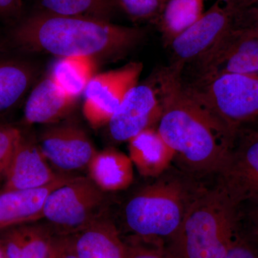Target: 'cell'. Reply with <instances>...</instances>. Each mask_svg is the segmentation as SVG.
<instances>
[{
	"label": "cell",
	"instance_id": "cell-19",
	"mask_svg": "<svg viewBox=\"0 0 258 258\" xmlns=\"http://www.w3.org/2000/svg\"><path fill=\"white\" fill-rule=\"evenodd\" d=\"M87 170L88 177L106 193L126 189L134 181V164L130 157L114 148L97 151Z\"/></svg>",
	"mask_w": 258,
	"mask_h": 258
},
{
	"label": "cell",
	"instance_id": "cell-29",
	"mask_svg": "<svg viewBox=\"0 0 258 258\" xmlns=\"http://www.w3.org/2000/svg\"><path fill=\"white\" fill-rule=\"evenodd\" d=\"M23 0H0V19L15 20L23 10Z\"/></svg>",
	"mask_w": 258,
	"mask_h": 258
},
{
	"label": "cell",
	"instance_id": "cell-7",
	"mask_svg": "<svg viewBox=\"0 0 258 258\" xmlns=\"http://www.w3.org/2000/svg\"><path fill=\"white\" fill-rule=\"evenodd\" d=\"M195 60L198 79L192 86L225 75H257L258 30L235 18L232 26Z\"/></svg>",
	"mask_w": 258,
	"mask_h": 258
},
{
	"label": "cell",
	"instance_id": "cell-4",
	"mask_svg": "<svg viewBox=\"0 0 258 258\" xmlns=\"http://www.w3.org/2000/svg\"><path fill=\"white\" fill-rule=\"evenodd\" d=\"M241 221L240 207L217 180L200 191L166 247L177 258H223Z\"/></svg>",
	"mask_w": 258,
	"mask_h": 258
},
{
	"label": "cell",
	"instance_id": "cell-12",
	"mask_svg": "<svg viewBox=\"0 0 258 258\" xmlns=\"http://www.w3.org/2000/svg\"><path fill=\"white\" fill-rule=\"evenodd\" d=\"M162 105L158 86L137 84L107 124L108 134L116 143L128 142L136 135L153 128L160 120Z\"/></svg>",
	"mask_w": 258,
	"mask_h": 258
},
{
	"label": "cell",
	"instance_id": "cell-6",
	"mask_svg": "<svg viewBox=\"0 0 258 258\" xmlns=\"http://www.w3.org/2000/svg\"><path fill=\"white\" fill-rule=\"evenodd\" d=\"M186 88L234 134L258 120V74L225 75Z\"/></svg>",
	"mask_w": 258,
	"mask_h": 258
},
{
	"label": "cell",
	"instance_id": "cell-30",
	"mask_svg": "<svg viewBox=\"0 0 258 258\" xmlns=\"http://www.w3.org/2000/svg\"><path fill=\"white\" fill-rule=\"evenodd\" d=\"M252 207L250 210V227H249L253 232L254 236L258 241V205H250Z\"/></svg>",
	"mask_w": 258,
	"mask_h": 258
},
{
	"label": "cell",
	"instance_id": "cell-20",
	"mask_svg": "<svg viewBox=\"0 0 258 258\" xmlns=\"http://www.w3.org/2000/svg\"><path fill=\"white\" fill-rule=\"evenodd\" d=\"M36 69L28 61L0 58V115L15 108L31 88Z\"/></svg>",
	"mask_w": 258,
	"mask_h": 258
},
{
	"label": "cell",
	"instance_id": "cell-16",
	"mask_svg": "<svg viewBox=\"0 0 258 258\" xmlns=\"http://www.w3.org/2000/svg\"><path fill=\"white\" fill-rule=\"evenodd\" d=\"M55 235L46 222H30L0 230V244L5 258H47Z\"/></svg>",
	"mask_w": 258,
	"mask_h": 258
},
{
	"label": "cell",
	"instance_id": "cell-3",
	"mask_svg": "<svg viewBox=\"0 0 258 258\" xmlns=\"http://www.w3.org/2000/svg\"><path fill=\"white\" fill-rule=\"evenodd\" d=\"M205 186L181 169H168L125 204L123 224L131 234L127 239L166 245Z\"/></svg>",
	"mask_w": 258,
	"mask_h": 258
},
{
	"label": "cell",
	"instance_id": "cell-21",
	"mask_svg": "<svg viewBox=\"0 0 258 258\" xmlns=\"http://www.w3.org/2000/svg\"><path fill=\"white\" fill-rule=\"evenodd\" d=\"M204 13V0H166L157 18L166 41L171 44L191 28Z\"/></svg>",
	"mask_w": 258,
	"mask_h": 258
},
{
	"label": "cell",
	"instance_id": "cell-5",
	"mask_svg": "<svg viewBox=\"0 0 258 258\" xmlns=\"http://www.w3.org/2000/svg\"><path fill=\"white\" fill-rule=\"evenodd\" d=\"M108 202L107 193L88 176H74L50 194L43 220L55 235H74L108 213Z\"/></svg>",
	"mask_w": 258,
	"mask_h": 258
},
{
	"label": "cell",
	"instance_id": "cell-14",
	"mask_svg": "<svg viewBox=\"0 0 258 258\" xmlns=\"http://www.w3.org/2000/svg\"><path fill=\"white\" fill-rule=\"evenodd\" d=\"M76 176H66L36 189L0 191V230L12 226L43 220L44 207L50 194Z\"/></svg>",
	"mask_w": 258,
	"mask_h": 258
},
{
	"label": "cell",
	"instance_id": "cell-18",
	"mask_svg": "<svg viewBox=\"0 0 258 258\" xmlns=\"http://www.w3.org/2000/svg\"><path fill=\"white\" fill-rule=\"evenodd\" d=\"M128 143L131 160L146 177L157 178L164 174L175 158V153L154 127L137 134Z\"/></svg>",
	"mask_w": 258,
	"mask_h": 258
},
{
	"label": "cell",
	"instance_id": "cell-32",
	"mask_svg": "<svg viewBox=\"0 0 258 258\" xmlns=\"http://www.w3.org/2000/svg\"><path fill=\"white\" fill-rule=\"evenodd\" d=\"M0 258H5L4 252H3V248H2L1 244H0Z\"/></svg>",
	"mask_w": 258,
	"mask_h": 258
},
{
	"label": "cell",
	"instance_id": "cell-1",
	"mask_svg": "<svg viewBox=\"0 0 258 258\" xmlns=\"http://www.w3.org/2000/svg\"><path fill=\"white\" fill-rule=\"evenodd\" d=\"M171 66L158 76L162 113L157 130L175 153L180 169L194 177L218 176L230 158L236 134L193 96Z\"/></svg>",
	"mask_w": 258,
	"mask_h": 258
},
{
	"label": "cell",
	"instance_id": "cell-25",
	"mask_svg": "<svg viewBox=\"0 0 258 258\" xmlns=\"http://www.w3.org/2000/svg\"><path fill=\"white\" fill-rule=\"evenodd\" d=\"M223 258H258V241L250 229L242 227V221Z\"/></svg>",
	"mask_w": 258,
	"mask_h": 258
},
{
	"label": "cell",
	"instance_id": "cell-11",
	"mask_svg": "<svg viewBox=\"0 0 258 258\" xmlns=\"http://www.w3.org/2000/svg\"><path fill=\"white\" fill-rule=\"evenodd\" d=\"M239 5L240 0H217L191 28L171 42L175 59L173 64L184 68L188 61L208 50L232 26Z\"/></svg>",
	"mask_w": 258,
	"mask_h": 258
},
{
	"label": "cell",
	"instance_id": "cell-27",
	"mask_svg": "<svg viewBox=\"0 0 258 258\" xmlns=\"http://www.w3.org/2000/svg\"><path fill=\"white\" fill-rule=\"evenodd\" d=\"M20 134V127L0 124V177L5 176Z\"/></svg>",
	"mask_w": 258,
	"mask_h": 258
},
{
	"label": "cell",
	"instance_id": "cell-33",
	"mask_svg": "<svg viewBox=\"0 0 258 258\" xmlns=\"http://www.w3.org/2000/svg\"><path fill=\"white\" fill-rule=\"evenodd\" d=\"M256 121H257L258 122V120H256ZM255 121V122H256ZM257 126L258 127V123H257Z\"/></svg>",
	"mask_w": 258,
	"mask_h": 258
},
{
	"label": "cell",
	"instance_id": "cell-13",
	"mask_svg": "<svg viewBox=\"0 0 258 258\" xmlns=\"http://www.w3.org/2000/svg\"><path fill=\"white\" fill-rule=\"evenodd\" d=\"M52 169L40 150L37 140L20 128V134L2 191L30 189L52 184L63 176Z\"/></svg>",
	"mask_w": 258,
	"mask_h": 258
},
{
	"label": "cell",
	"instance_id": "cell-17",
	"mask_svg": "<svg viewBox=\"0 0 258 258\" xmlns=\"http://www.w3.org/2000/svg\"><path fill=\"white\" fill-rule=\"evenodd\" d=\"M79 258H125V243L108 213L73 235Z\"/></svg>",
	"mask_w": 258,
	"mask_h": 258
},
{
	"label": "cell",
	"instance_id": "cell-9",
	"mask_svg": "<svg viewBox=\"0 0 258 258\" xmlns=\"http://www.w3.org/2000/svg\"><path fill=\"white\" fill-rule=\"evenodd\" d=\"M217 180L239 206L258 205V127H242Z\"/></svg>",
	"mask_w": 258,
	"mask_h": 258
},
{
	"label": "cell",
	"instance_id": "cell-26",
	"mask_svg": "<svg viewBox=\"0 0 258 258\" xmlns=\"http://www.w3.org/2000/svg\"><path fill=\"white\" fill-rule=\"evenodd\" d=\"M124 241L125 258H177L164 244L129 239Z\"/></svg>",
	"mask_w": 258,
	"mask_h": 258
},
{
	"label": "cell",
	"instance_id": "cell-31",
	"mask_svg": "<svg viewBox=\"0 0 258 258\" xmlns=\"http://www.w3.org/2000/svg\"><path fill=\"white\" fill-rule=\"evenodd\" d=\"M5 176L0 177V191L3 189V184H4Z\"/></svg>",
	"mask_w": 258,
	"mask_h": 258
},
{
	"label": "cell",
	"instance_id": "cell-8",
	"mask_svg": "<svg viewBox=\"0 0 258 258\" xmlns=\"http://www.w3.org/2000/svg\"><path fill=\"white\" fill-rule=\"evenodd\" d=\"M142 70L141 62H131L119 69L93 76L83 93V115L92 128L108 124L125 95L138 84Z\"/></svg>",
	"mask_w": 258,
	"mask_h": 258
},
{
	"label": "cell",
	"instance_id": "cell-2",
	"mask_svg": "<svg viewBox=\"0 0 258 258\" xmlns=\"http://www.w3.org/2000/svg\"><path fill=\"white\" fill-rule=\"evenodd\" d=\"M14 21L0 34L1 51L111 60L125 55L144 35L142 29L39 10Z\"/></svg>",
	"mask_w": 258,
	"mask_h": 258
},
{
	"label": "cell",
	"instance_id": "cell-10",
	"mask_svg": "<svg viewBox=\"0 0 258 258\" xmlns=\"http://www.w3.org/2000/svg\"><path fill=\"white\" fill-rule=\"evenodd\" d=\"M37 142L52 169L66 175L87 169L97 152L84 129L68 120L47 125Z\"/></svg>",
	"mask_w": 258,
	"mask_h": 258
},
{
	"label": "cell",
	"instance_id": "cell-23",
	"mask_svg": "<svg viewBox=\"0 0 258 258\" xmlns=\"http://www.w3.org/2000/svg\"><path fill=\"white\" fill-rule=\"evenodd\" d=\"M35 2L39 11L50 14L109 22L119 8L115 0H35Z\"/></svg>",
	"mask_w": 258,
	"mask_h": 258
},
{
	"label": "cell",
	"instance_id": "cell-28",
	"mask_svg": "<svg viewBox=\"0 0 258 258\" xmlns=\"http://www.w3.org/2000/svg\"><path fill=\"white\" fill-rule=\"evenodd\" d=\"M47 258H79L73 235H55Z\"/></svg>",
	"mask_w": 258,
	"mask_h": 258
},
{
	"label": "cell",
	"instance_id": "cell-22",
	"mask_svg": "<svg viewBox=\"0 0 258 258\" xmlns=\"http://www.w3.org/2000/svg\"><path fill=\"white\" fill-rule=\"evenodd\" d=\"M96 60L86 57H62L52 67L50 77L64 93L78 99L95 76Z\"/></svg>",
	"mask_w": 258,
	"mask_h": 258
},
{
	"label": "cell",
	"instance_id": "cell-15",
	"mask_svg": "<svg viewBox=\"0 0 258 258\" xmlns=\"http://www.w3.org/2000/svg\"><path fill=\"white\" fill-rule=\"evenodd\" d=\"M77 98L69 96L47 76L29 95L24 110L26 125H50L66 119L76 108Z\"/></svg>",
	"mask_w": 258,
	"mask_h": 258
},
{
	"label": "cell",
	"instance_id": "cell-24",
	"mask_svg": "<svg viewBox=\"0 0 258 258\" xmlns=\"http://www.w3.org/2000/svg\"><path fill=\"white\" fill-rule=\"evenodd\" d=\"M118 8L134 20L157 18L166 0H115Z\"/></svg>",
	"mask_w": 258,
	"mask_h": 258
}]
</instances>
